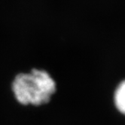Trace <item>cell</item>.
Instances as JSON below:
<instances>
[{
  "label": "cell",
  "instance_id": "1",
  "mask_svg": "<svg viewBox=\"0 0 125 125\" xmlns=\"http://www.w3.org/2000/svg\"><path fill=\"white\" fill-rule=\"evenodd\" d=\"M11 91L20 105L41 106L51 100L56 92V84L46 71L32 69L29 73H20L14 77Z\"/></svg>",
  "mask_w": 125,
  "mask_h": 125
},
{
  "label": "cell",
  "instance_id": "2",
  "mask_svg": "<svg viewBox=\"0 0 125 125\" xmlns=\"http://www.w3.org/2000/svg\"><path fill=\"white\" fill-rule=\"evenodd\" d=\"M115 101L117 108L121 112L125 113V81L118 87L115 95Z\"/></svg>",
  "mask_w": 125,
  "mask_h": 125
}]
</instances>
